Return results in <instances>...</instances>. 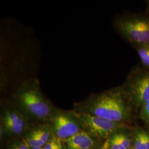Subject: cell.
I'll return each mask as SVG.
<instances>
[{
    "mask_svg": "<svg viewBox=\"0 0 149 149\" xmlns=\"http://www.w3.org/2000/svg\"><path fill=\"white\" fill-rule=\"evenodd\" d=\"M129 102L121 86L91 95L76 104L74 111L123 123L130 116Z\"/></svg>",
    "mask_w": 149,
    "mask_h": 149,
    "instance_id": "cell-1",
    "label": "cell"
},
{
    "mask_svg": "<svg viewBox=\"0 0 149 149\" xmlns=\"http://www.w3.org/2000/svg\"><path fill=\"white\" fill-rule=\"evenodd\" d=\"M27 119L48 122L54 108L44 96L37 79L23 81L12 95V103Z\"/></svg>",
    "mask_w": 149,
    "mask_h": 149,
    "instance_id": "cell-2",
    "label": "cell"
},
{
    "mask_svg": "<svg viewBox=\"0 0 149 149\" xmlns=\"http://www.w3.org/2000/svg\"><path fill=\"white\" fill-rule=\"evenodd\" d=\"M114 26L121 36L134 45L149 44V17H120Z\"/></svg>",
    "mask_w": 149,
    "mask_h": 149,
    "instance_id": "cell-3",
    "label": "cell"
},
{
    "mask_svg": "<svg viewBox=\"0 0 149 149\" xmlns=\"http://www.w3.org/2000/svg\"><path fill=\"white\" fill-rule=\"evenodd\" d=\"M121 88L129 103L140 108L149 101V70L131 72Z\"/></svg>",
    "mask_w": 149,
    "mask_h": 149,
    "instance_id": "cell-4",
    "label": "cell"
},
{
    "mask_svg": "<svg viewBox=\"0 0 149 149\" xmlns=\"http://www.w3.org/2000/svg\"><path fill=\"white\" fill-rule=\"evenodd\" d=\"M47 123L60 139L70 138L79 133L82 128L74 110L64 111L54 108Z\"/></svg>",
    "mask_w": 149,
    "mask_h": 149,
    "instance_id": "cell-5",
    "label": "cell"
},
{
    "mask_svg": "<svg viewBox=\"0 0 149 149\" xmlns=\"http://www.w3.org/2000/svg\"><path fill=\"white\" fill-rule=\"evenodd\" d=\"M76 113L84 130L99 138H107L124 126L122 123L113 122L88 114Z\"/></svg>",
    "mask_w": 149,
    "mask_h": 149,
    "instance_id": "cell-6",
    "label": "cell"
},
{
    "mask_svg": "<svg viewBox=\"0 0 149 149\" xmlns=\"http://www.w3.org/2000/svg\"><path fill=\"white\" fill-rule=\"evenodd\" d=\"M67 149H90L94 141L85 130H81L74 135L66 139Z\"/></svg>",
    "mask_w": 149,
    "mask_h": 149,
    "instance_id": "cell-7",
    "label": "cell"
},
{
    "mask_svg": "<svg viewBox=\"0 0 149 149\" xmlns=\"http://www.w3.org/2000/svg\"><path fill=\"white\" fill-rule=\"evenodd\" d=\"M136 49L139 59L146 70H149V44L134 45Z\"/></svg>",
    "mask_w": 149,
    "mask_h": 149,
    "instance_id": "cell-8",
    "label": "cell"
},
{
    "mask_svg": "<svg viewBox=\"0 0 149 149\" xmlns=\"http://www.w3.org/2000/svg\"><path fill=\"white\" fill-rule=\"evenodd\" d=\"M29 135H30L27 138L26 141L29 146H31L32 148L36 147H42L43 145H45L42 139L34 133L33 130Z\"/></svg>",
    "mask_w": 149,
    "mask_h": 149,
    "instance_id": "cell-9",
    "label": "cell"
},
{
    "mask_svg": "<svg viewBox=\"0 0 149 149\" xmlns=\"http://www.w3.org/2000/svg\"><path fill=\"white\" fill-rule=\"evenodd\" d=\"M33 131L40 138L42 139V140L43 141L45 145L49 141L50 133L46 125H43L42 127L36 128L33 129Z\"/></svg>",
    "mask_w": 149,
    "mask_h": 149,
    "instance_id": "cell-10",
    "label": "cell"
},
{
    "mask_svg": "<svg viewBox=\"0 0 149 149\" xmlns=\"http://www.w3.org/2000/svg\"><path fill=\"white\" fill-rule=\"evenodd\" d=\"M134 149H146L145 144V132H139L135 137Z\"/></svg>",
    "mask_w": 149,
    "mask_h": 149,
    "instance_id": "cell-11",
    "label": "cell"
},
{
    "mask_svg": "<svg viewBox=\"0 0 149 149\" xmlns=\"http://www.w3.org/2000/svg\"><path fill=\"white\" fill-rule=\"evenodd\" d=\"M120 149H130V141L129 139L123 134H117Z\"/></svg>",
    "mask_w": 149,
    "mask_h": 149,
    "instance_id": "cell-12",
    "label": "cell"
},
{
    "mask_svg": "<svg viewBox=\"0 0 149 149\" xmlns=\"http://www.w3.org/2000/svg\"><path fill=\"white\" fill-rule=\"evenodd\" d=\"M140 117L144 122L149 125V101L140 108Z\"/></svg>",
    "mask_w": 149,
    "mask_h": 149,
    "instance_id": "cell-13",
    "label": "cell"
},
{
    "mask_svg": "<svg viewBox=\"0 0 149 149\" xmlns=\"http://www.w3.org/2000/svg\"><path fill=\"white\" fill-rule=\"evenodd\" d=\"M59 141L56 140L55 138H53L49 140L47 144L44 145V147L43 148L44 149H53L55 146L57 145Z\"/></svg>",
    "mask_w": 149,
    "mask_h": 149,
    "instance_id": "cell-14",
    "label": "cell"
},
{
    "mask_svg": "<svg viewBox=\"0 0 149 149\" xmlns=\"http://www.w3.org/2000/svg\"><path fill=\"white\" fill-rule=\"evenodd\" d=\"M111 149H120L117 134H114L111 140Z\"/></svg>",
    "mask_w": 149,
    "mask_h": 149,
    "instance_id": "cell-15",
    "label": "cell"
},
{
    "mask_svg": "<svg viewBox=\"0 0 149 149\" xmlns=\"http://www.w3.org/2000/svg\"><path fill=\"white\" fill-rule=\"evenodd\" d=\"M29 146L26 141H24L15 146L12 149H29Z\"/></svg>",
    "mask_w": 149,
    "mask_h": 149,
    "instance_id": "cell-16",
    "label": "cell"
},
{
    "mask_svg": "<svg viewBox=\"0 0 149 149\" xmlns=\"http://www.w3.org/2000/svg\"><path fill=\"white\" fill-rule=\"evenodd\" d=\"M145 144L146 149H149V134L145 132Z\"/></svg>",
    "mask_w": 149,
    "mask_h": 149,
    "instance_id": "cell-17",
    "label": "cell"
},
{
    "mask_svg": "<svg viewBox=\"0 0 149 149\" xmlns=\"http://www.w3.org/2000/svg\"><path fill=\"white\" fill-rule=\"evenodd\" d=\"M53 149H63V147H62L61 144L59 141L57 145L55 146V147Z\"/></svg>",
    "mask_w": 149,
    "mask_h": 149,
    "instance_id": "cell-18",
    "label": "cell"
},
{
    "mask_svg": "<svg viewBox=\"0 0 149 149\" xmlns=\"http://www.w3.org/2000/svg\"><path fill=\"white\" fill-rule=\"evenodd\" d=\"M32 149H44L42 147H36V148H32Z\"/></svg>",
    "mask_w": 149,
    "mask_h": 149,
    "instance_id": "cell-19",
    "label": "cell"
},
{
    "mask_svg": "<svg viewBox=\"0 0 149 149\" xmlns=\"http://www.w3.org/2000/svg\"><path fill=\"white\" fill-rule=\"evenodd\" d=\"M135 149L134 148H133V149Z\"/></svg>",
    "mask_w": 149,
    "mask_h": 149,
    "instance_id": "cell-20",
    "label": "cell"
}]
</instances>
